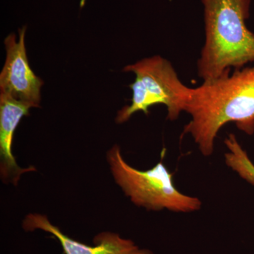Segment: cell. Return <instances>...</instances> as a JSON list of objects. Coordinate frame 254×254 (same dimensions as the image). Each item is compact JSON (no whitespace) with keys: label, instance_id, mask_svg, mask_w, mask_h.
<instances>
[{"label":"cell","instance_id":"3957f363","mask_svg":"<svg viewBox=\"0 0 254 254\" xmlns=\"http://www.w3.org/2000/svg\"><path fill=\"white\" fill-rule=\"evenodd\" d=\"M107 160L117 185L137 206L176 213H191L201 208L202 202L198 198L177 190L173 175L163 162L147 171H140L125 161L118 145L108 150Z\"/></svg>","mask_w":254,"mask_h":254},{"label":"cell","instance_id":"7a4b0ae2","mask_svg":"<svg viewBox=\"0 0 254 254\" xmlns=\"http://www.w3.org/2000/svg\"><path fill=\"white\" fill-rule=\"evenodd\" d=\"M205 41L197 71L202 81L226 77L254 63V33L247 27L251 0H201Z\"/></svg>","mask_w":254,"mask_h":254},{"label":"cell","instance_id":"277c9868","mask_svg":"<svg viewBox=\"0 0 254 254\" xmlns=\"http://www.w3.org/2000/svg\"><path fill=\"white\" fill-rule=\"evenodd\" d=\"M123 71L136 75L129 87L132 93L138 95L147 110L154 105H165L167 119L170 121L177 120L185 111L191 88L182 83L169 60L154 55L127 65Z\"/></svg>","mask_w":254,"mask_h":254},{"label":"cell","instance_id":"8992f818","mask_svg":"<svg viewBox=\"0 0 254 254\" xmlns=\"http://www.w3.org/2000/svg\"><path fill=\"white\" fill-rule=\"evenodd\" d=\"M25 231L41 230L55 237L63 247L64 254H153L151 251L140 249L131 240L122 238L117 233L103 232L93 239L94 246H89L73 240L50 222L46 215L30 213L22 224Z\"/></svg>","mask_w":254,"mask_h":254},{"label":"cell","instance_id":"52a82bcc","mask_svg":"<svg viewBox=\"0 0 254 254\" xmlns=\"http://www.w3.org/2000/svg\"><path fill=\"white\" fill-rule=\"evenodd\" d=\"M32 108L27 103L0 93V175L3 182L14 186L23 173L36 170L33 166L21 168L11 151L15 130Z\"/></svg>","mask_w":254,"mask_h":254},{"label":"cell","instance_id":"ba28073f","mask_svg":"<svg viewBox=\"0 0 254 254\" xmlns=\"http://www.w3.org/2000/svg\"><path fill=\"white\" fill-rule=\"evenodd\" d=\"M252 184H253V185H254V168L253 171H252Z\"/></svg>","mask_w":254,"mask_h":254},{"label":"cell","instance_id":"6da1fadb","mask_svg":"<svg viewBox=\"0 0 254 254\" xmlns=\"http://www.w3.org/2000/svg\"><path fill=\"white\" fill-rule=\"evenodd\" d=\"M185 112L191 120L182 134H190L204 156L213 154L215 138L227 123H235L240 131L253 135L254 63L191 88Z\"/></svg>","mask_w":254,"mask_h":254},{"label":"cell","instance_id":"5b68a950","mask_svg":"<svg viewBox=\"0 0 254 254\" xmlns=\"http://www.w3.org/2000/svg\"><path fill=\"white\" fill-rule=\"evenodd\" d=\"M26 27L18 30V38L14 33L5 38L6 60L0 73V93L14 97L21 101L39 108L43 81L30 66L26 54L25 36Z\"/></svg>","mask_w":254,"mask_h":254}]
</instances>
